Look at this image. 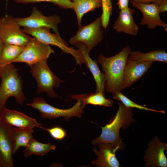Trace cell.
Returning <instances> with one entry per match:
<instances>
[{
	"mask_svg": "<svg viewBox=\"0 0 167 167\" xmlns=\"http://www.w3.org/2000/svg\"><path fill=\"white\" fill-rule=\"evenodd\" d=\"M118 104L119 108L115 115L105 126H101V133L99 137L92 140V145L108 143L111 144L118 151L124 149L125 145L119 135L120 130L121 128H127L135 120L132 118V108L126 107L120 101Z\"/></svg>",
	"mask_w": 167,
	"mask_h": 167,
	"instance_id": "obj_1",
	"label": "cell"
},
{
	"mask_svg": "<svg viewBox=\"0 0 167 167\" xmlns=\"http://www.w3.org/2000/svg\"><path fill=\"white\" fill-rule=\"evenodd\" d=\"M131 51L129 45L125 46L116 55L109 57H104L101 53L97 62L101 66L105 75V90L112 94L122 90V80L127 60Z\"/></svg>",
	"mask_w": 167,
	"mask_h": 167,
	"instance_id": "obj_2",
	"label": "cell"
},
{
	"mask_svg": "<svg viewBox=\"0 0 167 167\" xmlns=\"http://www.w3.org/2000/svg\"><path fill=\"white\" fill-rule=\"evenodd\" d=\"M18 70L12 63L0 67V114L6 108V103L10 97H14L16 102L21 105L26 100L22 90L21 77L18 73Z\"/></svg>",
	"mask_w": 167,
	"mask_h": 167,
	"instance_id": "obj_3",
	"label": "cell"
},
{
	"mask_svg": "<svg viewBox=\"0 0 167 167\" xmlns=\"http://www.w3.org/2000/svg\"><path fill=\"white\" fill-rule=\"evenodd\" d=\"M71 97L76 100L77 102L72 107L66 109L55 107L47 103L43 98L38 97L34 98L32 102L28 103L27 105L38 110L44 118L52 119L62 117L65 120L68 121L72 117L81 118L86 105L84 95H73Z\"/></svg>",
	"mask_w": 167,
	"mask_h": 167,
	"instance_id": "obj_4",
	"label": "cell"
},
{
	"mask_svg": "<svg viewBox=\"0 0 167 167\" xmlns=\"http://www.w3.org/2000/svg\"><path fill=\"white\" fill-rule=\"evenodd\" d=\"M22 30L27 34L32 36L43 43L58 47L61 50L62 53L71 54L75 59L77 64L80 66L84 63V60L80 51L78 49L69 46L66 42L61 38L59 33H51L50 28H24Z\"/></svg>",
	"mask_w": 167,
	"mask_h": 167,
	"instance_id": "obj_5",
	"label": "cell"
},
{
	"mask_svg": "<svg viewBox=\"0 0 167 167\" xmlns=\"http://www.w3.org/2000/svg\"><path fill=\"white\" fill-rule=\"evenodd\" d=\"M47 60H43L34 64L29 67L32 76L37 84V94L45 92L49 97L58 98V95L54 89L60 86L61 81L51 70Z\"/></svg>",
	"mask_w": 167,
	"mask_h": 167,
	"instance_id": "obj_6",
	"label": "cell"
},
{
	"mask_svg": "<svg viewBox=\"0 0 167 167\" xmlns=\"http://www.w3.org/2000/svg\"><path fill=\"white\" fill-rule=\"evenodd\" d=\"M76 34L69 40L73 45L81 43L86 47L90 53L91 50L97 46L103 37V26L101 16L97 18L90 24L79 27Z\"/></svg>",
	"mask_w": 167,
	"mask_h": 167,
	"instance_id": "obj_7",
	"label": "cell"
},
{
	"mask_svg": "<svg viewBox=\"0 0 167 167\" xmlns=\"http://www.w3.org/2000/svg\"><path fill=\"white\" fill-rule=\"evenodd\" d=\"M31 38L12 16L6 15L0 18V39L4 44L26 46Z\"/></svg>",
	"mask_w": 167,
	"mask_h": 167,
	"instance_id": "obj_8",
	"label": "cell"
},
{
	"mask_svg": "<svg viewBox=\"0 0 167 167\" xmlns=\"http://www.w3.org/2000/svg\"><path fill=\"white\" fill-rule=\"evenodd\" d=\"M49 45L43 43L36 38H31L25 48L13 62H24L28 66L43 60H47L54 53Z\"/></svg>",
	"mask_w": 167,
	"mask_h": 167,
	"instance_id": "obj_9",
	"label": "cell"
},
{
	"mask_svg": "<svg viewBox=\"0 0 167 167\" xmlns=\"http://www.w3.org/2000/svg\"><path fill=\"white\" fill-rule=\"evenodd\" d=\"M15 18L20 27L30 28L47 27L52 29L54 32L59 33L58 25L61 21L60 17L55 14L45 16L36 7L32 8L28 16Z\"/></svg>",
	"mask_w": 167,
	"mask_h": 167,
	"instance_id": "obj_10",
	"label": "cell"
},
{
	"mask_svg": "<svg viewBox=\"0 0 167 167\" xmlns=\"http://www.w3.org/2000/svg\"><path fill=\"white\" fill-rule=\"evenodd\" d=\"M12 126L0 118V167H13L14 140Z\"/></svg>",
	"mask_w": 167,
	"mask_h": 167,
	"instance_id": "obj_11",
	"label": "cell"
},
{
	"mask_svg": "<svg viewBox=\"0 0 167 167\" xmlns=\"http://www.w3.org/2000/svg\"><path fill=\"white\" fill-rule=\"evenodd\" d=\"M165 150H167V143L162 142L157 136H155L149 143L145 152V166L166 167L167 159L164 153Z\"/></svg>",
	"mask_w": 167,
	"mask_h": 167,
	"instance_id": "obj_12",
	"label": "cell"
},
{
	"mask_svg": "<svg viewBox=\"0 0 167 167\" xmlns=\"http://www.w3.org/2000/svg\"><path fill=\"white\" fill-rule=\"evenodd\" d=\"M130 2L132 6L139 10L142 14L140 25H146L149 29L162 27L167 31V24L160 17L157 3L143 4L131 0Z\"/></svg>",
	"mask_w": 167,
	"mask_h": 167,
	"instance_id": "obj_13",
	"label": "cell"
},
{
	"mask_svg": "<svg viewBox=\"0 0 167 167\" xmlns=\"http://www.w3.org/2000/svg\"><path fill=\"white\" fill-rule=\"evenodd\" d=\"M153 62H138L128 58L125 68L122 80V90L139 80L148 70Z\"/></svg>",
	"mask_w": 167,
	"mask_h": 167,
	"instance_id": "obj_14",
	"label": "cell"
},
{
	"mask_svg": "<svg viewBox=\"0 0 167 167\" xmlns=\"http://www.w3.org/2000/svg\"><path fill=\"white\" fill-rule=\"evenodd\" d=\"M98 146V151L96 148L93 149L97 156L96 160L91 162V164L98 167H119L121 166L116 157L115 153L118 150L111 144L101 143Z\"/></svg>",
	"mask_w": 167,
	"mask_h": 167,
	"instance_id": "obj_15",
	"label": "cell"
},
{
	"mask_svg": "<svg viewBox=\"0 0 167 167\" xmlns=\"http://www.w3.org/2000/svg\"><path fill=\"white\" fill-rule=\"evenodd\" d=\"M0 118L11 126L33 129L41 126L34 118H31L24 113L6 108L0 114Z\"/></svg>",
	"mask_w": 167,
	"mask_h": 167,
	"instance_id": "obj_16",
	"label": "cell"
},
{
	"mask_svg": "<svg viewBox=\"0 0 167 167\" xmlns=\"http://www.w3.org/2000/svg\"><path fill=\"white\" fill-rule=\"evenodd\" d=\"M74 45L80 51L84 60V63L93 75L96 86L95 92H100L105 95L106 77L105 74L100 71L97 62L90 58L89 53L84 45L77 43Z\"/></svg>",
	"mask_w": 167,
	"mask_h": 167,
	"instance_id": "obj_17",
	"label": "cell"
},
{
	"mask_svg": "<svg viewBox=\"0 0 167 167\" xmlns=\"http://www.w3.org/2000/svg\"><path fill=\"white\" fill-rule=\"evenodd\" d=\"M135 11L131 7L120 10L118 17L114 23L113 29L117 32L136 36L139 31V27L135 23L133 15Z\"/></svg>",
	"mask_w": 167,
	"mask_h": 167,
	"instance_id": "obj_18",
	"label": "cell"
},
{
	"mask_svg": "<svg viewBox=\"0 0 167 167\" xmlns=\"http://www.w3.org/2000/svg\"><path fill=\"white\" fill-rule=\"evenodd\" d=\"M73 3L79 27L81 25L82 18L89 12L93 11L102 6L101 0H70Z\"/></svg>",
	"mask_w": 167,
	"mask_h": 167,
	"instance_id": "obj_19",
	"label": "cell"
},
{
	"mask_svg": "<svg viewBox=\"0 0 167 167\" xmlns=\"http://www.w3.org/2000/svg\"><path fill=\"white\" fill-rule=\"evenodd\" d=\"M128 58L138 61L160 62H167V53L163 49H159L146 53L140 51H131Z\"/></svg>",
	"mask_w": 167,
	"mask_h": 167,
	"instance_id": "obj_20",
	"label": "cell"
},
{
	"mask_svg": "<svg viewBox=\"0 0 167 167\" xmlns=\"http://www.w3.org/2000/svg\"><path fill=\"white\" fill-rule=\"evenodd\" d=\"M12 131L14 140L13 154L21 147L25 148L33 138V129L12 127Z\"/></svg>",
	"mask_w": 167,
	"mask_h": 167,
	"instance_id": "obj_21",
	"label": "cell"
},
{
	"mask_svg": "<svg viewBox=\"0 0 167 167\" xmlns=\"http://www.w3.org/2000/svg\"><path fill=\"white\" fill-rule=\"evenodd\" d=\"M56 148V146L50 143H43L33 138L25 148L23 155L25 157H28L32 154L43 156L49 151Z\"/></svg>",
	"mask_w": 167,
	"mask_h": 167,
	"instance_id": "obj_22",
	"label": "cell"
},
{
	"mask_svg": "<svg viewBox=\"0 0 167 167\" xmlns=\"http://www.w3.org/2000/svg\"><path fill=\"white\" fill-rule=\"evenodd\" d=\"M26 46L4 44L0 58V67L13 63Z\"/></svg>",
	"mask_w": 167,
	"mask_h": 167,
	"instance_id": "obj_23",
	"label": "cell"
},
{
	"mask_svg": "<svg viewBox=\"0 0 167 167\" xmlns=\"http://www.w3.org/2000/svg\"><path fill=\"white\" fill-rule=\"evenodd\" d=\"M84 101L85 105L90 104L100 106L110 107L113 104V101L105 98V95L100 92L84 94Z\"/></svg>",
	"mask_w": 167,
	"mask_h": 167,
	"instance_id": "obj_24",
	"label": "cell"
},
{
	"mask_svg": "<svg viewBox=\"0 0 167 167\" xmlns=\"http://www.w3.org/2000/svg\"><path fill=\"white\" fill-rule=\"evenodd\" d=\"M113 98L121 102L126 107L130 108H136L142 110H146L165 113L163 110H157L147 107L136 103L126 96L123 94L121 92H116L112 94Z\"/></svg>",
	"mask_w": 167,
	"mask_h": 167,
	"instance_id": "obj_25",
	"label": "cell"
},
{
	"mask_svg": "<svg viewBox=\"0 0 167 167\" xmlns=\"http://www.w3.org/2000/svg\"><path fill=\"white\" fill-rule=\"evenodd\" d=\"M16 3L23 4L35 3L41 2L52 3L64 9H72L73 3L70 0H12Z\"/></svg>",
	"mask_w": 167,
	"mask_h": 167,
	"instance_id": "obj_26",
	"label": "cell"
},
{
	"mask_svg": "<svg viewBox=\"0 0 167 167\" xmlns=\"http://www.w3.org/2000/svg\"><path fill=\"white\" fill-rule=\"evenodd\" d=\"M102 13L101 15L103 28L106 29L109 24L110 16L112 14V5L111 0H101Z\"/></svg>",
	"mask_w": 167,
	"mask_h": 167,
	"instance_id": "obj_27",
	"label": "cell"
},
{
	"mask_svg": "<svg viewBox=\"0 0 167 167\" xmlns=\"http://www.w3.org/2000/svg\"><path fill=\"white\" fill-rule=\"evenodd\" d=\"M39 128L46 131L53 138L57 140L62 139L66 135L65 131L59 126H56L50 128H47L41 126Z\"/></svg>",
	"mask_w": 167,
	"mask_h": 167,
	"instance_id": "obj_28",
	"label": "cell"
},
{
	"mask_svg": "<svg viewBox=\"0 0 167 167\" xmlns=\"http://www.w3.org/2000/svg\"><path fill=\"white\" fill-rule=\"evenodd\" d=\"M157 4L160 14L167 11V0H162Z\"/></svg>",
	"mask_w": 167,
	"mask_h": 167,
	"instance_id": "obj_29",
	"label": "cell"
},
{
	"mask_svg": "<svg viewBox=\"0 0 167 167\" xmlns=\"http://www.w3.org/2000/svg\"><path fill=\"white\" fill-rule=\"evenodd\" d=\"M129 1L130 0H118L117 4L120 10L126 9L129 7Z\"/></svg>",
	"mask_w": 167,
	"mask_h": 167,
	"instance_id": "obj_30",
	"label": "cell"
},
{
	"mask_svg": "<svg viewBox=\"0 0 167 167\" xmlns=\"http://www.w3.org/2000/svg\"><path fill=\"white\" fill-rule=\"evenodd\" d=\"M143 4L158 3L162 0H131Z\"/></svg>",
	"mask_w": 167,
	"mask_h": 167,
	"instance_id": "obj_31",
	"label": "cell"
},
{
	"mask_svg": "<svg viewBox=\"0 0 167 167\" xmlns=\"http://www.w3.org/2000/svg\"><path fill=\"white\" fill-rule=\"evenodd\" d=\"M4 44L3 42L0 39V58L2 54L3 48Z\"/></svg>",
	"mask_w": 167,
	"mask_h": 167,
	"instance_id": "obj_32",
	"label": "cell"
},
{
	"mask_svg": "<svg viewBox=\"0 0 167 167\" xmlns=\"http://www.w3.org/2000/svg\"><path fill=\"white\" fill-rule=\"evenodd\" d=\"M9 0H6V5L7 4Z\"/></svg>",
	"mask_w": 167,
	"mask_h": 167,
	"instance_id": "obj_33",
	"label": "cell"
}]
</instances>
